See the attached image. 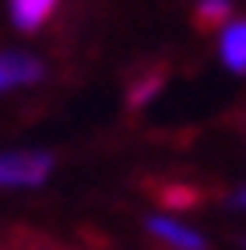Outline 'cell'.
<instances>
[{"label":"cell","mask_w":246,"mask_h":250,"mask_svg":"<svg viewBox=\"0 0 246 250\" xmlns=\"http://www.w3.org/2000/svg\"><path fill=\"white\" fill-rule=\"evenodd\" d=\"M53 174V153L44 149H12L0 153V190H37Z\"/></svg>","instance_id":"6da1fadb"},{"label":"cell","mask_w":246,"mask_h":250,"mask_svg":"<svg viewBox=\"0 0 246 250\" xmlns=\"http://www.w3.org/2000/svg\"><path fill=\"white\" fill-rule=\"evenodd\" d=\"M145 234L165 250H210V238L202 230H194L190 222H182L174 214H149L145 218Z\"/></svg>","instance_id":"7a4b0ae2"},{"label":"cell","mask_w":246,"mask_h":250,"mask_svg":"<svg viewBox=\"0 0 246 250\" xmlns=\"http://www.w3.org/2000/svg\"><path fill=\"white\" fill-rule=\"evenodd\" d=\"M44 77L41 57L33 53H0V93L20 89V85H37Z\"/></svg>","instance_id":"3957f363"},{"label":"cell","mask_w":246,"mask_h":250,"mask_svg":"<svg viewBox=\"0 0 246 250\" xmlns=\"http://www.w3.org/2000/svg\"><path fill=\"white\" fill-rule=\"evenodd\" d=\"M218 57L230 73L246 77V21H230L222 28V41H218Z\"/></svg>","instance_id":"277c9868"},{"label":"cell","mask_w":246,"mask_h":250,"mask_svg":"<svg viewBox=\"0 0 246 250\" xmlns=\"http://www.w3.org/2000/svg\"><path fill=\"white\" fill-rule=\"evenodd\" d=\"M61 0H8L12 8V24L20 28V33H37V28L53 17V8Z\"/></svg>","instance_id":"5b68a950"},{"label":"cell","mask_w":246,"mask_h":250,"mask_svg":"<svg viewBox=\"0 0 246 250\" xmlns=\"http://www.w3.org/2000/svg\"><path fill=\"white\" fill-rule=\"evenodd\" d=\"M158 202H162L165 210H174V218H178V210H194L198 202H202V194H198L194 186L174 182V186H162V190H158Z\"/></svg>","instance_id":"8992f818"},{"label":"cell","mask_w":246,"mask_h":250,"mask_svg":"<svg viewBox=\"0 0 246 250\" xmlns=\"http://www.w3.org/2000/svg\"><path fill=\"white\" fill-rule=\"evenodd\" d=\"M162 85H165V77H162V73H145V77H137V81L129 85V109L149 105V101L162 93Z\"/></svg>","instance_id":"52a82bcc"},{"label":"cell","mask_w":246,"mask_h":250,"mask_svg":"<svg viewBox=\"0 0 246 250\" xmlns=\"http://www.w3.org/2000/svg\"><path fill=\"white\" fill-rule=\"evenodd\" d=\"M230 12H234V4H230V0H198V24H202V28L226 24Z\"/></svg>","instance_id":"ba28073f"},{"label":"cell","mask_w":246,"mask_h":250,"mask_svg":"<svg viewBox=\"0 0 246 250\" xmlns=\"http://www.w3.org/2000/svg\"><path fill=\"white\" fill-rule=\"evenodd\" d=\"M226 202H230V206H234V210H246V186H238V190L230 194Z\"/></svg>","instance_id":"9c48e42d"},{"label":"cell","mask_w":246,"mask_h":250,"mask_svg":"<svg viewBox=\"0 0 246 250\" xmlns=\"http://www.w3.org/2000/svg\"><path fill=\"white\" fill-rule=\"evenodd\" d=\"M238 250H246V238H238Z\"/></svg>","instance_id":"30bf717a"}]
</instances>
